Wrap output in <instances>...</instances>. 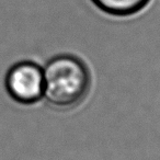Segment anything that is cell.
<instances>
[{
    "instance_id": "7a4b0ae2",
    "label": "cell",
    "mask_w": 160,
    "mask_h": 160,
    "mask_svg": "<svg viewBox=\"0 0 160 160\" xmlns=\"http://www.w3.org/2000/svg\"><path fill=\"white\" fill-rule=\"evenodd\" d=\"M6 90L12 100L31 105L43 99V67L31 60L14 64L6 75Z\"/></svg>"
},
{
    "instance_id": "6da1fadb",
    "label": "cell",
    "mask_w": 160,
    "mask_h": 160,
    "mask_svg": "<svg viewBox=\"0 0 160 160\" xmlns=\"http://www.w3.org/2000/svg\"><path fill=\"white\" fill-rule=\"evenodd\" d=\"M43 99L52 108L69 110L79 105L91 86L87 64L71 54H58L43 67Z\"/></svg>"
},
{
    "instance_id": "3957f363",
    "label": "cell",
    "mask_w": 160,
    "mask_h": 160,
    "mask_svg": "<svg viewBox=\"0 0 160 160\" xmlns=\"http://www.w3.org/2000/svg\"><path fill=\"white\" fill-rule=\"evenodd\" d=\"M101 12L112 17H131L139 13L150 0H90Z\"/></svg>"
}]
</instances>
